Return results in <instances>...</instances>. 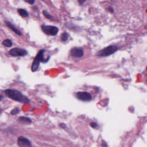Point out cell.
Masks as SVG:
<instances>
[{
    "label": "cell",
    "instance_id": "cell-13",
    "mask_svg": "<svg viewBox=\"0 0 147 147\" xmlns=\"http://www.w3.org/2000/svg\"><path fill=\"white\" fill-rule=\"evenodd\" d=\"M43 14L48 19H49V20H53V17L51 14H49L47 11L44 10L43 11Z\"/></svg>",
    "mask_w": 147,
    "mask_h": 147
},
{
    "label": "cell",
    "instance_id": "cell-15",
    "mask_svg": "<svg viewBox=\"0 0 147 147\" xmlns=\"http://www.w3.org/2000/svg\"><path fill=\"white\" fill-rule=\"evenodd\" d=\"M68 39V34L65 32L63 33L61 35V40L63 41H65Z\"/></svg>",
    "mask_w": 147,
    "mask_h": 147
},
{
    "label": "cell",
    "instance_id": "cell-4",
    "mask_svg": "<svg viewBox=\"0 0 147 147\" xmlns=\"http://www.w3.org/2000/svg\"><path fill=\"white\" fill-rule=\"evenodd\" d=\"M41 29L45 34L48 35H51V36L56 35L59 31V29L57 27L54 26L42 25L41 26Z\"/></svg>",
    "mask_w": 147,
    "mask_h": 147
},
{
    "label": "cell",
    "instance_id": "cell-19",
    "mask_svg": "<svg viewBox=\"0 0 147 147\" xmlns=\"http://www.w3.org/2000/svg\"><path fill=\"white\" fill-rule=\"evenodd\" d=\"M86 0H78L80 4H83Z\"/></svg>",
    "mask_w": 147,
    "mask_h": 147
},
{
    "label": "cell",
    "instance_id": "cell-9",
    "mask_svg": "<svg viewBox=\"0 0 147 147\" xmlns=\"http://www.w3.org/2000/svg\"><path fill=\"white\" fill-rule=\"evenodd\" d=\"M6 25L10 29H11L15 33H16L17 34L19 35V36H21V33L20 32V30H18L11 23H10V22H8V21H6L5 22Z\"/></svg>",
    "mask_w": 147,
    "mask_h": 147
},
{
    "label": "cell",
    "instance_id": "cell-7",
    "mask_svg": "<svg viewBox=\"0 0 147 147\" xmlns=\"http://www.w3.org/2000/svg\"><path fill=\"white\" fill-rule=\"evenodd\" d=\"M17 144L19 147H32L30 141L22 136L18 137Z\"/></svg>",
    "mask_w": 147,
    "mask_h": 147
},
{
    "label": "cell",
    "instance_id": "cell-10",
    "mask_svg": "<svg viewBox=\"0 0 147 147\" xmlns=\"http://www.w3.org/2000/svg\"><path fill=\"white\" fill-rule=\"evenodd\" d=\"M18 121L24 124H30L32 123V121L30 118L25 117H20L18 118Z\"/></svg>",
    "mask_w": 147,
    "mask_h": 147
},
{
    "label": "cell",
    "instance_id": "cell-3",
    "mask_svg": "<svg viewBox=\"0 0 147 147\" xmlns=\"http://www.w3.org/2000/svg\"><path fill=\"white\" fill-rule=\"evenodd\" d=\"M118 48L115 45H110L99 51L97 53V55L102 57L108 56L115 53L118 50Z\"/></svg>",
    "mask_w": 147,
    "mask_h": 147
},
{
    "label": "cell",
    "instance_id": "cell-14",
    "mask_svg": "<svg viewBox=\"0 0 147 147\" xmlns=\"http://www.w3.org/2000/svg\"><path fill=\"white\" fill-rule=\"evenodd\" d=\"M20 109L18 108V107H16V108H14V109H13L11 111V115H16V114H18L19 113V112H20Z\"/></svg>",
    "mask_w": 147,
    "mask_h": 147
},
{
    "label": "cell",
    "instance_id": "cell-21",
    "mask_svg": "<svg viewBox=\"0 0 147 147\" xmlns=\"http://www.w3.org/2000/svg\"><path fill=\"white\" fill-rule=\"evenodd\" d=\"M2 98H3V96L2 95H0V101L2 100Z\"/></svg>",
    "mask_w": 147,
    "mask_h": 147
},
{
    "label": "cell",
    "instance_id": "cell-1",
    "mask_svg": "<svg viewBox=\"0 0 147 147\" xmlns=\"http://www.w3.org/2000/svg\"><path fill=\"white\" fill-rule=\"evenodd\" d=\"M3 92L8 98L15 101L24 104H27L30 102L29 99L26 96L24 95L21 92L16 90L7 89Z\"/></svg>",
    "mask_w": 147,
    "mask_h": 147
},
{
    "label": "cell",
    "instance_id": "cell-11",
    "mask_svg": "<svg viewBox=\"0 0 147 147\" xmlns=\"http://www.w3.org/2000/svg\"><path fill=\"white\" fill-rule=\"evenodd\" d=\"M18 13H19V14L22 17H26L28 16V12L24 10V9H18Z\"/></svg>",
    "mask_w": 147,
    "mask_h": 147
},
{
    "label": "cell",
    "instance_id": "cell-16",
    "mask_svg": "<svg viewBox=\"0 0 147 147\" xmlns=\"http://www.w3.org/2000/svg\"><path fill=\"white\" fill-rule=\"evenodd\" d=\"M90 126H91V127H92V128H94V129H96V128H98V125L96 123L94 122H91L90 124Z\"/></svg>",
    "mask_w": 147,
    "mask_h": 147
},
{
    "label": "cell",
    "instance_id": "cell-6",
    "mask_svg": "<svg viewBox=\"0 0 147 147\" xmlns=\"http://www.w3.org/2000/svg\"><path fill=\"white\" fill-rule=\"evenodd\" d=\"M76 96L78 99L83 101H90L92 100L91 95L89 92L86 91L78 92L76 93Z\"/></svg>",
    "mask_w": 147,
    "mask_h": 147
},
{
    "label": "cell",
    "instance_id": "cell-18",
    "mask_svg": "<svg viewBox=\"0 0 147 147\" xmlns=\"http://www.w3.org/2000/svg\"><path fill=\"white\" fill-rule=\"evenodd\" d=\"M59 126H60L61 127L63 128V129H64V128H65V127H66V125H65L64 123H60V124L59 125Z\"/></svg>",
    "mask_w": 147,
    "mask_h": 147
},
{
    "label": "cell",
    "instance_id": "cell-8",
    "mask_svg": "<svg viewBox=\"0 0 147 147\" xmlns=\"http://www.w3.org/2000/svg\"><path fill=\"white\" fill-rule=\"evenodd\" d=\"M70 53L72 57H75V58H78V57H81L83 56L84 52H83V49H82L80 48L75 47V48H72L71 50Z\"/></svg>",
    "mask_w": 147,
    "mask_h": 147
},
{
    "label": "cell",
    "instance_id": "cell-17",
    "mask_svg": "<svg viewBox=\"0 0 147 147\" xmlns=\"http://www.w3.org/2000/svg\"><path fill=\"white\" fill-rule=\"evenodd\" d=\"M26 2L29 3L30 5H33L35 1V0H25Z\"/></svg>",
    "mask_w": 147,
    "mask_h": 147
},
{
    "label": "cell",
    "instance_id": "cell-22",
    "mask_svg": "<svg viewBox=\"0 0 147 147\" xmlns=\"http://www.w3.org/2000/svg\"><path fill=\"white\" fill-rule=\"evenodd\" d=\"M112 9H113L112 8H109V10H110V11L111 10V12H113V10H112Z\"/></svg>",
    "mask_w": 147,
    "mask_h": 147
},
{
    "label": "cell",
    "instance_id": "cell-23",
    "mask_svg": "<svg viewBox=\"0 0 147 147\" xmlns=\"http://www.w3.org/2000/svg\"><path fill=\"white\" fill-rule=\"evenodd\" d=\"M2 110L1 109H0V114L2 113Z\"/></svg>",
    "mask_w": 147,
    "mask_h": 147
},
{
    "label": "cell",
    "instance_id": "cell-12",
    "mask_svg": "<svg viewBox=\"0 0 147 147\" xmlns=\"http://www.w3.org/2000/svg\"><path fill=\"white\" fill-rule=\"evenodd\" d=\"M2 44L4 46H6L7 47H10L12 45V42L9 39H6L3 41H2Z\"/></svg>",
    "mask_w": 147,
    "mask_h": 147
},
{
    "label": "cell",
    "instance_id": "cell-5",
    "mask_svg": "<svg viewBox=\"0 0 147 147\" xmlns=\"http://www.w3.org/2000/svg\"><path fill=\"white\" fill-rule=\"evenodd\" d=\"M9 54L13 56H25L28 54V52L24 49L14 48L9 51Z\"/></svg>",
    "mask_w": 147,
    "mask_h": 147
},
{
    "label": "cell",
    "instance_id": "cell-2",
    "mask_svg": "<svg viewBox=\"0 0 147 147\" xmlns=\"http://www.w3.org/2000/svg\"><path fill=\"white\" fill-rule=\"evenodd\" d=\"M44 50H41L36 55L31 67V70L32 72H35L38 69L40 62L45 63L48 61V60L44 57Z\"/></svg>",
    "mask_w": 147,
    "mask_h": 147
},
{
    "label": "cell",
    "instance_id": "cell-20",
    "mask_svg": "<svg viewBox=\"0 0 147 147\" xmlns=\"http://www.w3.org/2000/svg\"><path fill=\"white\" fill-rule=\"evenodd\" d=\"M101 146H102V147H107V144H106V143H103V144H101Z\"/></svg>",
    "mask_w": 147,
    "mask_h": 147
}]
</instances>
